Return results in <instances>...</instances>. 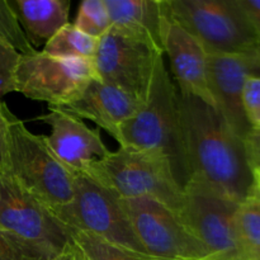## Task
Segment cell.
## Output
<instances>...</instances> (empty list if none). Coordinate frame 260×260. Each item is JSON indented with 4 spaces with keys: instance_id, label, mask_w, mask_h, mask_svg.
Segmentation results:
<instances>
[{
    "instance_id": "obj_18",
    "label": "cell",
    "mask_w": 260,
    "mask_h": 260,
    "mask_svg": "<svg viewBox=\"0 0 260 260\" xmlns=\"http://www.w3.org/2000/svg\"><path fill=\"white\" fill-rule=\"evenodd\" d=\"M96 45V38L84 35L75 25L69 23L45 43L42 52L52 57L93 60Z\"/></svg>"
},
{
    "instance_id": "obj_9",
    "label": "cell",
    "mask_w": 260,
    "mask_h": 260,
    "mask_svg": "<svg viewBox=\"0 0 260 260\" xmlns=\"http://www.w3.org/2000/svg\"><path fill=\"white\" fill-rule=\"evenodd\" d=\"M55 217L70 231L93 234L128 250L144 254L119 198L86 175H76L74 197Z\"/></svg>"
},
{
    "instance_id": "obj_33",
    "label": "cell",
    "mask_w": 260,
    "mask_h": 260,
    "mask_svg": "<svg viewBox=\"0 0 260 260\" xmlns=\"http://www.w3.org/2000/svg\"><path fill=\"white\" fill-rule=\"evenodd\" d=\"M259 131H260V129H259Z\"/></svg>"
},
{
    "instance_id": "obj_28",
    "label": "cell",
    "mask_w": 260,
    "mask_h": 260,
    "mask_svg": "<svg viewBox=\"0 0 260 260\" xmlns=\"http://www.w3.org/2000/svg\"><path fill=\"white\" fill-rule=\"evenodd\" d=\"M8 106L0 102V169L7 167V136H5V113Z\"/></svg>"
},
{
    "instance_id": "obj_16",
    "label": "cell",
    "mask_w": 260,
    "mask_h": 260,
    "mask_svg": "<svg viewBox=\"0 0 260 260\" xmlns=\"http://www.w3.org/2000/svg\"><path fill=\"white\" fill-rule=\"evenodd\" d=\"M104 2L111 28L164 53V29L169 18L168 0Z\"/></svg>"
},
{
    "instance_id": "obj_29",
    "label": "cell",
    "mask_w": 260,
    "mask_h": 260,
    "mask_svg": "<svg viewBox=\"0 0 260 260\" xmlns=\"http://www.w3.org/2000/svg\"><path fill=\"white\" fill-rule=\"evenodd\" d=\"M13 91H15L14 69L0 65V99Z\"/></svg>"
},
{
    "instance_id": "obj_5",
    "label": "cell",
    "mask_w": 260,
    "mask_h": 260,
    "mask_svg": "<svg viewBox=\"0 0 260 260\" xmlns=\"http://www.w3.org/2000/svg\"><path fill=\"white\" fill-rule=\"evenodd\" d=\"M168 7L207 53L260 56V40L239 0H168Z\"/></svg>"
},
{
    "instance_id": "obj_26",
    "label": "cell",
    "mask_w": 260,
    "mask_h": 260,
    "mask_svg": "<svg viewBox=\"0 0 260 260\" xmlns=\"http://www.w3.org/2000/svg\"><path fill=\"white\" fill-rule=\"evenodd\" d=\"M260 40V0H239Z\"/></svg>"
},
{
    "instance_id": "obj_31",
    "label": "cell",
    "mask_w": 260,
    "mask_h": 260,
    "mask_svg": "<svg viewBox=\"0 0 260 260\" xmlns=\"http://www.w3.org/2000/svg\"><path fill=\"white\" fill-rule=\"evenodd\" d=\"M253 174H254V189H255V192L258 193V196L260 197V170L258 169L253 170Z\"/></svg>"
},
{
    "instance_id": "obj_32",
    "label": "cell",
    "mask_w": 260,
    "mask_h": 260,
    "mask_svg": "<svg viewBox=\"0 0 260 260\" xmlns=\"http://www.w3.org/2000/svg\"><path fill=\"white\" fill-rule=\"evenodd\" d=\"M154 260H155V259H154ZM198 260H210V259H206V258H205V259H198Z\"/></svg>"
},
{
    "instance_id": "obj_19",
    "label": "cell",
    "mask_w": 260,
    "mask_h": 260,
    "mask_svg": "<svg viewBox=\"0 0 260 260\" xmlns=\"http://www.w3.org/2000/svg\"><path fill=\"white\" fill-rule=\"evenodd\" d=\"M236 226L246 260H260V197L255 189L239 203Z\"/></svg>"
},
{
    "instance_id": "obj_23",
    "label": "cell",
    "mask_w": 260,
    "mask_h": 260,
    "mask_svg": "<svg viewBox=\"0 0 260 260\" xmlns=\"http://www.w3.org/2000/svg\"><path fill=\"white\" fill-rule=\"evenodd\" d=\"M0 260H46L17 236L0 229Z\"/></svg>"
},
{
    "instance_id": "obj_10",
    "label": "cell",
    "mask_w": 260,
    "mask_h": 260,
    "mask_svg": "<svg viewBox=\"0 0 260 260\" xmlns=\"http://www.w3.org/2000/svg\"><path fill=\"white\" fill-rule=\"evenodd\" d=\"M95 78L93 60L52 57L42 51L20 55L14 70L17 93L55 108L74 103Z\"/></svg>"
},
{
    "instance_id": "obj_25",
    "label": "cell",
    "mask_w": 260,
    "mask_h": 260,
    "mask_svg": "<svg viewBox=\"0 0 260 260\" xmlns=\"http://www.w3.org/2000/svg\"><path fill=\"white\" fill-rule=\"evenodd\" d=\"M245 142L246 154H248L249 164L251 169L260 170V131L251 129L250 134L244 140Z\"/></svg>"
},
{
    "instance_id": "obj_15",
    "label": "cell",
    "mask_w": 260,
    "mask_h": 260,
    "mask_svg": "<svg viewBox=\"0 0 260 260\" xmlns=\"http://www.w3.org/2000/svg\"><path fill=\"white\" fill-rule=\"evenodd\" d=\"M141 102L122 89L93 79L81 95L65 111L81 119H89L116 139L119 127L131 118Z\"/></svg>"
},
{
    "instance_id": "obj_12",
    "label": "cell",
    "mask_w": 260,
    "mask_h": 260,
    "mask_svg": "<svg viewBox=\"0 0 260 260\" xmlns=\"http://www.w3.org/2000/svg\"><path fill=\"white\" fill-rule=\"evenodd\" d=\"M256 74H260V56L208 53V88L215 108L244 140L253 128L244 112L243 91L246 79Z\"/></svg>"
},
{
    "instance_id": "obj_2",
    "label": "cell",
    "mask_w": 260,
    "mask_h": 260,
    "mask_svg": "<svg viewBox=\"0 0 260 260\" xmlns=\"http://www.w3.org/2000/svg\"><path fill=\"white\" fill-rule=\"evenodd\" d=\"M179 91L164 63L157 60L146 98L117 132L119 147L144 150L164 156L183 188L190 179L180 128Z\"/></svg>"
},
{
    "instance_id": "obj_20",
    "label": "cell",
    "mask_w": 260,
    "mask_h": 260,
    "mask_svg": "<svg viewBox=\"0 0 260 260\" xmlns=\"http://www.w3.org/2000/svg\"><path fill=\"white\" fill-rule=\"evenodd\" d=\"M71 239L85 260H154L144 254L109 243L93 234L73 231Z\"/></svg>"
},
{
    "instance_id": "obj_21",
    "label": "cell",
    "mask_w": 260,
    "mask_h": 260,
    "mask_svg": "<svg viewBox=\"0 0 260 260\" xmlns=\"http://www.w3.org/2000/svg\"><path fill=\"white\" fill-rule=\"evenodd\" d=\"M80 32L99 40L111 28L108 10L104 0H84L80 3L73 23Z\"/></svg>"
},
{
    "instance_id": "obj_6",
    "label": "cell",
    "mask_w": 260,
    "mask_h": 260,
    "mask_svg": "<svg viewBox=\"0 0 260 260\" xmlns=\"http://www.w3.org/2000/svg\"><path fill=\"white\" fill-rule=\"evenodd\" d=\"M239 202L201 180L184 187L180 217L205 245L210 260H246L236 226Z\"/></svg>"
},
{
    "instance_id": "obj_27",
    "label": "cell",
    "mask_w": 260,
    "mask_h": 260,
    "mask_svg": "<svg viewBox=\"0 0 260 260\" xmlns=\"http://www.w3.org/2000/svg\"><path fill=\"white\" fill-rule=\"evenodd\" d=\"M20 55L22 53L18 52L14 47L0 41V65L7 66V68L14 69L15 70Z\"/></svg>"
},
{
    "instance_id": "obj_14",
    "label": "cell",
    "mask_w": 260,
    "mask_h": 260,
    "mask_svg": "<svg viewBox=\"0 0 260 260\" xmlns=\"http://www.w3.org/2000/svg\"><path fill=\"white\" fill-rule=\"evenodd\" d=\"M164 53L170 58L179 94L198 98L215 108L208 88L207 51L197 38L170 17V13L164 29Z\"/></svg>"
},
{
    "instance_id": "obj_1",
    "label": "cell",
    "mask_w": 260,
    "mask_h": 260,
    "mask_svg": "<svg viewBox=\"0 0 260 260\" xmlns=\"http://www.w3.org/2000/svg\"><path fill=\"white\" fill-rule=\"evenodd\" d=\"M183 147L190 179L201 180L235 202L254 189L245 142L220 112L193 96L178 98Z\"/></svg>"
},
{
    "instance_id": "obj_11",
    "label": "cell",
    "mask_w": 260,
    "mask_h": 260,
    "mask_svg": "<svg viewBox=\"0 0 260 260\" xmlns=\"http://www.w3.org/2000/svg\"><path fill=\"white\" fill-rule=\"evenodd\" d=\"M164 53L109 28L98 40L93 57L96 78L140 102L146 98L157 60Z\"/></svg>"
},
{
    "instance_id": "obj_7",
    "label": "cell",
    "mask_w": 260,
    "mask_h": 260,
    "mask_svg": "<svg viewBox=\"0 0 260 260\" xmlns=\"http://www.w3.org/2000/svg\"><path fill=\"white\" fill-rule=\"evenodd\" d=\"M137 240L155 260H198L208 251L177 212L150 197L119 198Z\"/></svg>"
},
{
    "instance_id": "obj_4",
    "label": "cell",
    "mask_w": 260,
    "mask_h": 260,
    "mask_svg": "<svg viewBox=\"0 0 260 260\" xmlns=\"http://www.w3.org/2000/svg\"><path fill=\"white\" fill-rule=\"evenodd\" d=\"M118 198L150 197L160 201L180 216L184 188L175 179L164 156L144 150L119 147L86 173Z\"/></svg>"
},
{
    "instance_id": "obj_30",
    "label": "cell",
    "mask_w": 260,
    "mask_h": 260,
    "mask_svg": "<svg viewBox=\"0 0 260 260\" xmlns=\"http://www.w3.org/2000/svg\"><path fill=\"white\" fill-rule=\"evenodd\" d=\"M52 260H85L78 246L71 241L60 254L55 256Z\"/></svg>"
},
{
    "instance_id": "obj_22",
    "label": "cell",
    "mask_w": 260,
    "mask_h": 260,
    "mask_svg": "<svg viewBox=\"0 0 260 260\" xmlns=\"http://www.w3.org/2000/svg\"><path fill=\"white\" fill-rule=\"evenodd\" d=\"M0 41L14 47L22 55L33 53L36 50L28 41L12 2L0 0Z\"/></svg>"
},
{
    "instance_id": "obj_3",
    "label": "cell",
    "mask_w": 260,
    "mask_h": 260,
    "mask_svg": "<svg viewBox=\"0 0 260 260\" xmlns=\"http://www.w3.org/2000/svg\"><path fill=\"white\" fill-rule=\"evenodd\" d=\"M7 167L5 170L52 213L74 197L76 174L51 151L46 136L28 129L9 108L5 113Z\"/></svg>"
},
{
    "instance_id": "obj_8",
    "label": "cell",
    "mask_w": 260,
    "mask_h": 260,
    "mask_svg": "<svg viewBox=\"0 0 260 260\" xmlns=\"http://www.w3.org/2000/svg\"><path fill=\"white\" fill-rule=\"evenodd\" d=\"M0 229L52 260L73 241L71 234L52 212L7 170L0 169Z\"/></svg>"
},
{
    "instance_id": "obj_24",
    "label": "cell",
    "mask_w": 260,
    "mask_h": 260,
    "mask_svg": "<svg viewBox=\"0 0 260 260\" xmlns=\"http://www.w3.org/2000/svg\"><path fill=\"white\" fill-rule=\"evenodd\" d=\"M243 107L253 129H260V74L246 79L243 91Z\"/></svg>"
},
{
    "instance_id": "obj_17",
    "label": "cell",
    "mask_w": 260,
    "mask_h": 260,
    "mask_svg": "<svg viewBox=\"0 0 260 260\" xmlns=\"http://www.w3.org/2000/svg\"><path fill=\"white\" fill-rule=\"evenodd\" d=\"M20 25L30 45H45L69 24V0H14L12 2Z\"/></svg>"
},
{
    "instance_id": "obj_13",
    "label": "cell",
    "mask_w": 260,
    "mask_h": 260,
    "mask_svg": "<svg viewBox=\"0 0 260 260\" xmlns=\"http://www.w3.org/2000/svg\"><path fill=\"white\" fill-rule=\"evenodd\" d=\"M47 124L51 134L46 141L56 157L76 175H85L91 167L109 155L108 147L96 129L83 119L62 108L50 107L47 113L38 117Z\"/></svg>"
}]
</instances>
